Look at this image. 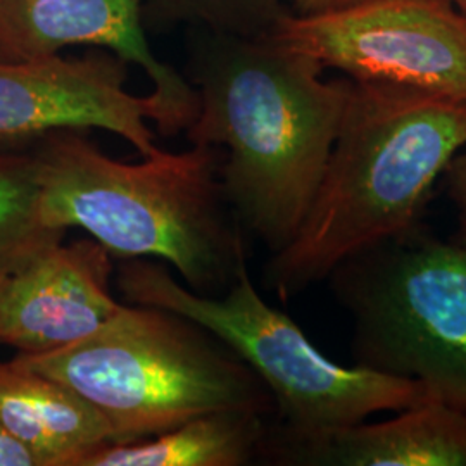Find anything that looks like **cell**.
<instances>
[{"label":"cell","mask_w":466,"mask_h":466,"mask_svg":"<svg viewBox=\"0 0 466 466\" xmlns=\"http://www.w3.org/2000/svg\"><path fill=\"white\" fill-rule=\"evenodd\" d=\"M321 71L268 34L200 28L190 44L199 113L187 137L192 146L227 150L225 198L271 254L299 230L344 116L350 80L325 82Z\"/></svg>","instance_id":"cell-1"},{"label":"cell","mask_w":466,"mask_h":466,"mask_svg":"<svg viewBox=\"0 0 466 466\" xmlns=\"http://www.w3.org/2000/svg\"><path fill=\"white\" fill-rule=\"evenodd\" d=\"M466 146V102L356 82L317 194L294 238L267 265L280 300L421 223L437 178Z\"/></svg>","instance_id":"cell-2"},{"label":"cell","mask_w":466,"mask_h":466,"mask_svg":"<svg viewBox=\"0 0 466 466\" xmlns=\"http://www.w3.org/2000/svg\"><path fill=\"white\" fill-rule=\"evenodd\" d=\"M34 156L46 227L82 228L119 259H161L202 296L223 294L246 265L218 147L157 149L130 165L106 156L78 130H61L42 137Z\"/></svg>","instance_id":"cell-3"},{"label":"cell","mask_w":466,"mask_h":466,"mask_svg":"<svg viewBox=\"0 0 466 466\" xmlns=\"http://www.w3.org/2000/svg\"><path fill=\"white\" fill-rule=\"evenodd\" d=\"M11 363L84 396L106 420L111 444L156 437L218 410H275L265 383L213 333L149 306H125L84 340Z\"/></svg>","instance_id":"cell-4"},{"label":"cell","mask_w":466,"mask_h":466,"mask_svg":"<svg viewBox=\"0 0 466 466\" xmlns=\"http://www.w3.org/2000/svg\"><path fill=\"white\" fill-rule=\"evenodd\" d=\"M116 280L128 302L188 318L232 350L273 400L277 423L268 429L273 437L311 439L433 400L417 380L325 358L292 318L258 294L248 265L238 268L223 296L187 289L147 258L123 259Z\"/></svg>","instance_id":"cell-5"},{"label":"cell","mask_w":466,"mask_h":466,"mask_svg":"<svg viewBox=\"0 0 466 466\" xmlns=\"http://www.w3.org/2000/svg\"><path fill=\"white\" fill-rule=\"evenodd\" d=\"M329 279L354 319L356 365L423 383L466 413V248L420 223Z\"/></svg>","instance_id":"cell-6"},{"label":"cell","mask_w":466,"mask_h":466,"mask_svg":"<svg viewBox=\"0 0 466 466\" xmlns=\"http://www.w3.org/2000/svg\"><path fill=\"white\" fill-rule=\"evenodd\" d=\"M268 35L350 80L466 102V15L450 0H360L318 15L282 13Z\"/></svg>","instance_id":"cell-7"},{"label":"cell","mask_w":466,"mask_h":466,"mask_svg":"<svg viewBox=\"0 0 466 466\" xmlns=\"http://www.w3.org/2000/svg\"><path fill=\"white\" fill-rule=\"evenodd\" d=\"M128 63L116 54L11 61L0 57V146L61 130L119 135L144 157L154 154L156 107L127 90Z\"/></svg>","instance_id":"cell-8"},{"label":"cell","mask_w":466,"mask_h":466,"mask_svg":"<svg viewBox=\"0 0 466 466\" xmlns=\"http://www.w3.org/2000/svg\"><path fill=\"white\" fill-rule=\"evenodd\" d=\"M144 4L146 0H0V57L36 59L75 46L107 49L147 73L159 134L187 132L199 113V96L194 85L150 49Z\"/></svg>","instance_id":"cell-9"},{"label":"cell","mask_w":466,"mask_h":466,"mask_svg":"<svg viewBox=\"0 0 466 466\" xmlns=\"http://www.w3.org/2000/svg\"><path fill=\"white\" fill-rule=\"evenodd\" d=\"M113 256L94 238L57 242L0 273V344L19 354L61 350L116 318Z\"/></svg>","instance_id":"cell-10"},{"label":"cell","mask_w":466,"mask_h":466,"mask_svg":"<svg viewBox=\"0 0 466 466\" xmlns=\"http://www.w3.org/2000/svg\"><path fill=\"white\" fill-rule=\"evenodd\" d=\"M259 460L299 466H466V413L429 400L398 411V418L311 439L267 433Z\"/></svg>","instance_id":"cell-11"},{"label":"cell","mask_w":466,"mask_h":466,"mask_svg":"<svg viewBox=\"0 0 466 466\" xmlns=\"http://www.w3.org/2000/svg\"><path fill=\"white\" fill-rule=\"evenodd\" d=\"M0 425L36 466H78L113 442L99 411L65 383L0 361Z\"/></svg>","instance_id":"cell-12"},{"label":"cell","mask_w":466,"mask_h":466,"mask_svg":"<svg viewBox=\"0 0 466 466\" xmlns=\"http://www.w3.org/2000/svg\"><path fill=\"white\" fill-rule=\"evenodd\" d=\"M256 410H218L149 439L107 444L78 466H244L259 460L269 423Z\"/></svg>","instance_id":"cell-13"},{"label":"cell","mask_w":466,"mask_h":466,"mask_svg":"<svg viewBox=\"0 0 466 466\" xmlns=\"http://www.w3.org/2000/svg\"><path fill=\"white\" fill-rule=\"evenodd\" d=\"M65 237V230L46 227L38 215L34 152H0V273L25 265Z\"/></svg>","instance_id":"cell-14"},{"label":"cell","mask_w":466,"mask_h":466,"mask_svg":"<svg viewBox=\"0 0 466 466\" xmlns=\"http://www.w3.org/2000/svg\"><path fill=\"white\" fill-rule=\"evenodd\" d=\"M283 0H146L144 21L154 26L188 23L217 34L256 36L269 32Z\"/></svg>","instance_id":"cell-15"},{"label":"cell","mask_w":466,"mask_h":466,"mask_svg":"<svg viewBox=\"0 0 466 466\" xmlns=\"http://www.w3.org/2000/svg\"><path fill=\"white\" fill-rule=\"evenodd\" d=\"M444 175L451 200L458 209V232L452 240L466 248V146L452 157Z\"/></svg>","instance_id":"cell-16"},{"label":"cell","mask_w":466,"mask_h":466,"mask_svg":"<svg viewBox=\"0 0 466 466\" xmlns=\"http://www.w3.org/2000/svg\"><path fill=\"white\" fill-rule=\"evenodd\" d=\"M0 466H36L34 456L0 425Z\"/></svg>","instance_id":"cell-17"},{"label":"cell","mask_w":466,"mask_h":466,"mask_svg":"<svg viewBox=\"0 0 466 466\" xmlns=\"http://www.w3.org/2000/svg\"><path fill=\"white\" fill-rule=\"evenodd\" d=\"M360 0H294L296 15H318L356 4Z\"/></svg>","instance_id":"cell-18"},{"label":"cell","mask_w":466,"mask_h":466,"mask_svg":"<svg viewBox=\"0 0 466 466\" xmlns=\"http://www.w3.org/2000/svg\"><path fill=\"white\" fill-rule=\"evenodd\" d=\"M450 2L454 7H458L461 13L466 15V0H450Z\"/></svg>","instance_id":"cell-19"}]
</instances>
